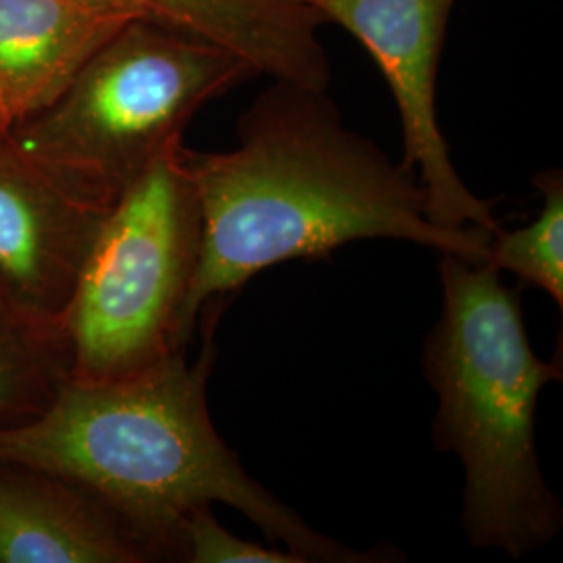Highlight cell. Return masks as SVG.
Listing matches in <instances>:
<instances>
[{"label":"cell","instance_id":"cell-1","mask_svg":"<svg viewBox=\"0 0 563 563\" xmlns=\"http://www.w3.org/2000/svg\"><path fill=\"white\" fill-rule=\"evenodd\" d=\"M239 144L186 151L201 202V260L186 302L207 305L278 263L325 260L349 242L393 239L484 263L493 234L428 218L418 176L344 125L325 90L276 81L244 111Z\"/></svg>","mask_w":563,"mask_h":563},{"label":"cell","instance_id":"cell-2","mask_svg":"<svg viewBox=\"0 0 563 563\" xmlns=\"http://www.w3.org/2000/svg\"><path fill=\"white\" fill-rule=\"evenodd\" d=\"M213 325L201 357L186 353L115 383L65 378L32 418L0 426V462L57 474L99 497L159 551L180 562V522L223 504L302 563L386 562L390 549L355 551L320 534L249 476L207 405Z\"/></svg>","mask_w":563,"mask_h":563},{"label":"cell","instance_id":"cell-3","mask_svg":"<svg viewBox=\"0 0 563 563\" xmlns=\"http://www.w3.org/2000/svg\"><path fill=\"white\" fill-rule=\"evenodd\" d=\"M441 316L422 349L437 395L432 443L462 462L470 544L518 560L563 526L537 449L539 397L562 380V357L534 353L520 297L495 267L441 253Z\"/></svg>","mask_w":563,"mask_h":563},{"label":"cell","instance_id":"cell-4","mask_svg":"<svg viewBox=\"0 0 563 563\" xmlns=\"http://www.w3.org/2000/svg\"><path fill=\"white\" fill-rule=\"evenodd\" d=\"M260 76L213 42L134 18L41 113L7 134L25 155L107 202L181 141L197 111Z\"/></svg>","mask_w":563,"mask_h":563},{"label":"cell","instance_id":"cell-5","mask_svg":"<svg viewBox=\"0 0 563 563\" xmlns=\"http://www.w3.org/2000/svg\"><path fill=\"white\" fill-rule=\"evenodd\" d=\"M184 142L109 209L60 323L67 378L115 383L186 353V302L201 260V202Z\"/></svg>","mask_w":563,"mask_h":563},{"label":"cell","instance_id":"cell-6","mask_svg":"<svg viewBox=\"0 0 563 563\" xmlns=\"http://www.w3.org/2000/svg\"><path fill=\"white\" fill-rule=\"evenodd\" d=\"M325 23L362 42L378 63L401 115L402 163L418 176L428 218L444 230L501 223L493 202L476 197L457 174L437 115V76L455 0H309Z\"/></svg>","mask_w":563,"mask_h":563},{"label":"cell","instance_id":"cell-7","mask_svg":"<svg viewBox=\"0 0 563 563\" xmlns=\"http://www.w3.org/2000/svg\"><path fill=\"white\" fill-rule=\"evenodd\" d=\"M113 202L0 141V295L60 332L81 267Z\"/></svg>","mask_w":563,"mask_h":563},{"label":"cell","instance_id":"cell-8","mask_svg":"<svg viewBox=\"0 0 563 563\" xmlns=\"http://www.w3.org/2000/svg\"><path fill=\"white\" fill-rule=\"evenodd\" d=\"M159 551L78 484L0 462V563H148Z\"/></svg>","mask_w":563,"mask_h":563},{"label":"cell","instance_id":"cell-9","mask_svg":"<svg viewBox=\"0 0 563 563\" xmlns=\"http://www.w3.org/2000/svg\"><path fill=\"white\" fill-rule=\"evenodd\" d=\"M136 18L113 0H0V111L34 118Z\"/></svg>","mask_w":563,"mask_h":563},{"label":"cell","instance_id":"cell-10","mask_svg":"<svg viewBox=\"0 0 563 563\" xmlns=\"http://www.w3.org/2000/svg\"><path fill=\"white\" fill-rule=\"evenodd\" d=\"M136 18L213 42L257 74L325 90L330 63L309 0H113Z\"/></svg>","mask_w":563,"mask_h":563},{"label":"cell","instance_id":"cell-11","mask_svg":"<svg viewBox=\"0 0 563 563\" xmlns=\"http://www.w3.org/2000/svg\"><path fill=\"white\" fill-rule=\"evenodd\" d=\"M65 378L63 334L27 320L0 295V426L36 416Z\"/></svg>","mask_w":563,"mask_h":563},{"label":"cell","instance_id":"cell-12","mask_svg":"<svg viewBox=\"0 0 563 563\" xmlns=\"http://www.w3.org/2000/svg\"><path fill=\"white\" fill-rule=\"evenodd\" d=\"M543 195L539 216L518 230L499 228L490 241L484 263L497 272H509L541 288L558 309H563V174L547 169L534 178Z\"/></svg>","mask_w":563,"mask_h":563},{"label":"cell","instance_id":"cell-13","mask_svg":"<svg viewBox=\"0 0 563 563\" xmlns=\"http://www.w3.org/2000/svg\"><path fill=\"white\" fill-rule=\"evenodd\" d=\"M180 562L188 563H302L286 549L263 547L232 534L218 522L213 507L188 511L180 522Z\"/></svg>","mask_w":563,"mask_h":563},{"label":"cell","instance_id":"cell-14","mask_svg":"<svg viewBox=\"0 0 563 563\" xmlns=\"http://www.w3.org/2000/svg\"><path fill=\"white\" fill-rule=\"evenodd\" d=\"M9 130H11V125H9V121L4 118V113L0 111V141L9 134Z\"/></svg>","mask_w":563,"mask_h":563}]
</instances>
